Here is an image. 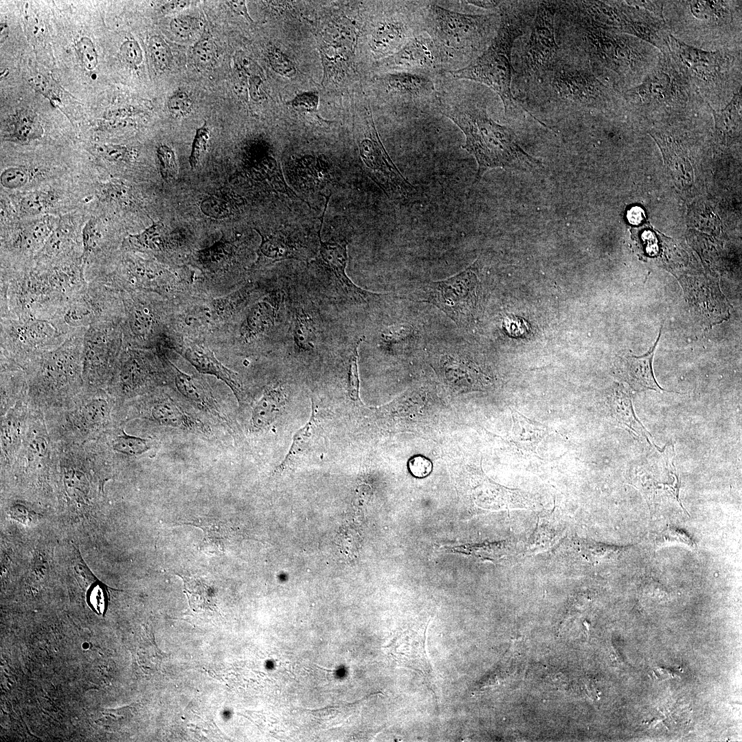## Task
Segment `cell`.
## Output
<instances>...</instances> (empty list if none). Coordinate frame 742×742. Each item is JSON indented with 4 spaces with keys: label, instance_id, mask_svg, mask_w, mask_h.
<instances>
[{
    "label": "cell",
    "instance_id": "1",
    "mask_svg": "<svg viewBox=\"0 0 742 742\" xmlns=\"http://www.w3.org/2000/svg\"><path fill=\"white\" fill-rule=\"evenodd\" d=\"M81 259L8 269L1 275V318L50 320L87 285Z\"/></svg>",
    "mask_w": 742,
    "mask_h": 742
},
{
    "label": "cell",
    "instance_id": "2",
    "mask_svg": "<svg viewBox=\"0 0 742 742\" xmlns=\"http://www.w3.org/2000/svg\"><path fill=\"white\" fill-rule=\"evenodd\" d=\"M435 109L463 133L465 142L462 148L477 164V181L490 169L538 163L521 148L510 128L494 121L485 107L456 87H439Z\"/></svg>",
    "mask_w": 742,
    "mask_h": 742
},
{
    "label": "cell",
    "instance_id": "3",
    "mask_svg": "<svg viewBox=\"0 0 742 742\" xmlns=\"http://www.w3.org/2000/svg\"><path fill=\"white\" fill-rule=\"evenodd\" d=\"M423 31L434 44L445 73L462 68L476 58L491 41L495 14H471L423 1Z\"/></svg>",
    "mask_w": 742,
    "mask_h": 742
},
{
    "label": "cell",
    "instance_id": "4",
    "mask_svg": "<svg viewBox=\"0 0 742 742\" xmlns=\"http://www.w3.org/2000/svg\"><path fill=\"white\" fill-rule=\"evenodd\" d=\"M673 65L691 88L710 106L712 101L725 100L741 89V60L730 52L706 51L669 35V53Z\"/></svg>",
    "mask_w": 742,
    "mask_h": 742
},
{
    "label": "cell",
    "instance_id": "5",
    "mask_svg": "<svg viewBox=\"0 0 742 742\" xmlns=\"http://www.w3.org/2000/svg\"><path fill=\"white\" fill-rule=\"evenodd\" d=\"M588 25L585 38L590 56L624 82L638 85L658 63L661 53L650 44L633 36Z\"/></svg>",
    "mask_w": 742,
    "mask_h": 742
},
{
    "label": "cell",
    "instance_id": "6",
    "mask_svg": "<svg viewBox=\"0 0 742 742\" xmlns=\"http://www.w3.org/2000/svg\"><path fill=\"white\" fill-rule=\"evenodd\" d=\"M625 98L636 111L662 114L682 112L704 100L676 69L668 54H662L643 80L626 91Z\"/></svg>",
    "mask_w": 742,
    "mask_h": 742
},
{
    "label": "cell",
    "instance_id": "7",
    "mask_svg": "<svg viewBox=\"0 0 742 742\" xmlns=\"http://www.w3.org/2000/svg\"><path fill=\"white\" fill-rule=\"evenodd\" d=\"M521 34L513 21L504 15L488 47L467 65L445 73L454 80H468L481 83L500 97L505 111L514 108L511 91V52L515 39Z\"/></svg>",
    "mask_w": 742,
    "mask_h": 742
},
{
    "label": "cell",
    "instance_id": "8",
    "mask_svg": "<svg viewBox=\"0 0 742 742\" xmlns=\"http://www.w3.org/2000/svg\"><path fill=\"white\" fill-rule=\"evenodd\" d=\"M122 293L109 284L88 282L49 320L67 336L101 322L122 320Z\"/></svg>",
    "mask_w": 742,
    "mask_h": 742
},
{
    "label": "cell",
    "instance_id": "9",
    "mask_svg": "<svg viewBox=\"0 0 742 742\" xmlns=\"http://www.w3.org/2000/svg\"><path fill=\"white\" fill-rule=\"evenodd\" d=\"M0 328L1 356L12 365L53 349L69 337L52 322L30 316L1 318Z\"/></svg>",
    "mask_w": 742,
    "mask_h": 742
},
{
    "label": "cell",
    "instance_id": "10",
    "mask_svg": "<svg viewBox=\"0 0 742 742\" xmlns=\"http://www.w3.org/2000/svg\"><path fill=\"white\" fill-rule=\"evenodd\" d=\"M357 142L360 158L369 177L389 197L406 198L414 187L403 175L388 155L375 127L372 112L365 106Z\"/></svg>",
    "mask_w": 742,
    "mask_h": 742
},
{
    "label": "cell",
    "instance_id": "11",
    "mask_svg": "<svg viewBox=\"0 0 742 742\" xmlns=\"http://www.w3.org/2000/svg\"><path fill=\"white\" fill-rule=\"evenodd\" d=\"M475 264L440 281H429L414 291L413 299L438 307L458 326H465L477 303V278Z\"/></svg>",
    "mask_w": 742,
    "mask_h": 742
},
{
    "label": "cell",
    "instance_id": "12",
    "mask_svg": "<svg viewBox=\"0 0 742 742\" xmlns=\"http://www.w3.org/2000/svg\"><path fill=\"white\" fill-rule=\"evenodd\" d=\"M423 1H395L391 12L371 27L368 46L372 56L386 58L423 33Z\"/></svg>",
    "mask_w": 742,
    "mask_h": 742
},
{
    "label": "cell",
    "instance_id": "13",
    "mask_svg": "<svg viewBox=\"0 0 742 742\" xmlns=\"http://www.w3.org/2000/svg\"><path fill=\"white\" fill-rule=\"evenodd\" d=\"M122 320L95 324L83 336L82 374L92 384L108 380L124 341Z\"/></svg>",
    "mask_w": 742,
    "mask_h": 742
},
{
    "label": "cell",
    "instance_id": "14",
    "mask_svg": "<svg viewBox=\"0 0 742 742\" xmlns=\"http://www.w3.org/2000/svg\"><path fill=\"white\" fill-rule=\"evenodd\" d=\"M442 76L394 71L382 74L377 80L401 112H423L435 108Z\"/></svg>",
    "mask_w": 742,
    "mask_h": 742
},
{
    "label": "cell",
    "instance_id": "15",
    "mask_svg": "<svg viewBox=\"0 0 742 742\" xmlns=\"http://www.w3.org/2000/svg\"><path fill=\"white\" fill-rule=\"evenodd\" d=\"M384 66L390 71H411L441 76L445 74L438 52L429 36L421 33L386 58Z\"/></svg>",
    "mask_w": 742,
    "mask_h": 742
},
{
    "label": "cell",
    "instance_id": "16",
    "mask_svg": "<svg viewBox=\"0 0 742 742\" xmlns=\"http://www.w3.org/2000/svg\"><path fill=\"white\" fill-rule=\"evenodd\" d=\"M557 49L553 10L547 4L539 3L524 54L525 66L534 72L546 67L552 60Z\"/></svg>",
    "mask_w": 742,
    "mask_h": 742
},
{
    "label": "cell",
    "instance_id": "17",
    "mask_svg": "<svg viewBox=\"0 0 742 742\" xmlns=\"http://www.w3.org/2000/svg\"><path fill=\"white\" fill-rule=\"evenodd\" d=\"M330 195L326 196L325 207L320 217L318 262L334 276L342 292L350 300L356 303H365L370 295L374 294L357 286L347 276L346 269L348 260V243L346 241H323L321 238L324 217Z\"/></svg>",
    "mask_w": 742,
    "mask_h": 742
},
{
    "label": "cell",
    "instance_id": "18",
    "mask_svg": "<svg viewBox=\"0 0 742 742\" xmlns=\"http://www.w3.org/2000/svg\"><path fill=\"white\" fill-rule=\"evenodd\" d=\"M677 4L684 8L683 12L689 14L690 24L697 25L701 29L723 30L732 25L735 15L739 13V3L728 1H682Z\"/></svg>",
    "mask_w": 742,
    "mask_h": 742
},
{
    "label": "cell",
    "instance_id": "19",
    "mask_svg": "<svg viewBox=\"0 0 742 742\" xmlns=\"http://www.w3.org/2000/svg\"><path fill=\"white\" fill-rule=\"evenodd\" d=\"M425 629L398 634L394 639V660L401 666L420 673L427 682H432V669L425 652Z\"/></svg>",
    "mask_w": 742,
    "mask_h": 742
},
{
    "label": "cell",
    "instance_id": "20",
    "mask_svg": "<svg viewBox=\"0 0 742 742\" xmlns=\"http://www.w3.org/2000/svg\"><path fill=\"white\" fill-rule=\"evenodd\" d=\"M56 227L52 217L45 216L24 226L17 233L7 237L4 247L17 256L36 255Z\"/></svg>",
    "mask_w": 742,
    "mask_h": 742
},
{
    "label": "cell",
    "instance_id": "21",
    "mask_svg": "<svg viewBox=\"0 0 742 742\" xmlns=\"http://www.w3.org/2000/svg\"><path fill=\"white\" fill-rule=\"evenodd\" d=\"M183 356L199 372L214 375L224 381L239 402L245 400L246 394L238 375L224 366L209 349L191 345L185 349Z\"/></svg>",
    "mask_w": 742,
    "mask_h": 742
},
{
    "label": "cell",
    "instance_id": "22",
    "mask_svg": "<svg viewBox=\"0 0 742 742\" xmlns=\"http://www.w3.org/2000/svg\"><path fill=\"white\" fill-rule=\"evenodd\" d=\"M660 334L661 331L655 344L645 355H626L622 357L624 380L636 392L647 390L658 392L667 391L659 385L654 377L652 368V361Z\"/></svg>",
    "mask_w": 742,
    "mask_h": 742
},
{
    "label": "cell",
    "instance_id": "23",
    "mask_svg": "<svg viewBox=\"0 0 742 742\" xmlns=\"http://www.w3.org/2000/svg\"><path fill=\"white\" fill-rule=\"evenodd\" d=\"M609 407L613 418L636 438L644 440L649 446H655L652 436L637 417L631 393L625 387H616L609 398Z\"/></svg>",
    "mask_w": 742,
    "mask_h": 742
},
{
    "label": "cell",
    "instance_id": "24",
    "mask_svg": "<svg viewBox=\"0 0 742 742\" xmlns=\"http://www.w3.org/2000/svg\"><path fill=\"white\" fill-rule=\"evenodd\" d=\"M262 240L259 247L260 265L273 264L285 260H304L306 256L286 236L281 234H263L258 232Z\"/></svg>",
    "mask_w": 742,
    "mask_h": 742
},
{
    "label": "cell",
    "instance_id": "25",
    "mask_svg": "<svg viewBox=\"0 0 742 742\" xmlns=\"http://www.w3.org/2000/svg\"><path fill=\"white\" fill-rule=\"evenodd\" d=\"M319 438L320 428L315 412H312L308 422L295 434L291 448L278 469L284 470L291 468L309 456L318 445Z\"/></svg>",
    "mask_w": 742,
    "mask_h": 742
},
{
    "label": "cell",
    "instance_id": "26",
    "mask_svg": "<svg viewBox=\"0 0 742 742\" xmlns=\"http://www.w3.org/2000/svg\"><path fill=\"white\" fill-rule=\"evenodd\" d=\"M117 372L121 387L131 390L147 383L150 376V368L142 352L128 349L123 354Z\"/></svg>",
    "mask_w": 742,
    "mask_h": 742
},
{
    "label": "cell",
    "instance_id": "27",
    "mask_svg": "<svg viewBox=\"0 0 742 742\" xmlns=\"http://www.w3.org/2000/svg\"><path fill=\"white\" fill-rule=\"evenodd\" d=\"M278 308V297L254 304L246 315L242 329L243 335L252 338L269 332L275 325Z\"/></svg>",
    "mask_w": 742,
    "mask_h": 742
},
{
    "label": "cell",
    "instance_id": "28",
    "mask_svg": "<svg viewBox=\"0 0 742 742\" xmlns=\"http://www.w3.org/2000/svg\"><path fill=\"white\" fill-rule=\"evenodd\" d=\"M741 89L734 93L725 106L715 110L710 106L716 128L719 135L725 139H732L739 135L741 123Z\"/></svg>",
    "mask_w": 742,
    "mask_h": 742
},
{
    "label": "cell",
    "instance_id": "29",
    "mask_svg": "<svg viewBox=\"0 0 742 742\" xmlns=\"http://www.w3.org/2000/svg\"><path fill=\"white\" fill-rule=\"evenodd\" d=\"M42 125L36 115L30 111H20L7 124L4 136L14 142L26 143L41 137Z\"/></svg>",
    "mask_w": 742,
    "mask_h": 742
},
{
    "label": "cell",
    "instance_id": "30",
    "mask_svg": "<svg viewBox=\"0 0 742 742\" xmlns=\"http://www.w3.org/2000/svg\"><path fill=\"white\" fill-rule=\"evenodd\" d=\"M175 385L179 392L186 398L194 402L198 406L218 414L213 397L207 391L203 385L196 378L190 376L175 368Z\"/></svg>",
    "mask_w": 742,
    "mask_h": 742
},
{
    "label": "cell",
    "instance_id": "31",
    "mask_svg": "<svg viewBox=\"0 0 742 742\" xmlns=\"http://www.w3.org/2000/svg\"><path fill=\"white\" fill-rule=\"evenodd\" d=\"M283 401L279 388L267 390L253 409V426L256 429H263L270 425L280 414Z\"/></svg>",
    "mask_w": 742,
    "mask_h": 742
},
{
    "label": "cell",
    "instance_id": "32",
    "mask_svg": "<svg viewBox=\"0 0 742 742\" xmlns=\"http://www.w3.org/2000/svg\"><path fill=\"white\" fill-rule=\"evenodd\" d=\"M151 416L157 423L171 427H194L193 420L176 403L169 398L156 403L152 409Z\"/></svg>",
    "mask_w": 742,
    "mask_h": 742
},
{
    "label": "cell",
    "instance_id": "33",
    "mask_svg": "<svg viewBox=\"0 0 742 742\" xmlns=\"http://www.w3.org/2000/svg\"><path fill=\"white\" fill-rule=\"evenodd\" d=\"M515 418V436L517 446L535 451L538 444L547 435L548 428L527 419L517 412Z\"/></svg>",
    "mask_w": 742,
    "mask_h": 742
},
{
    "label": "cell",
    "instance_id": "34",
    "mask_svg": "<svg viewBox=\"0 0 742 742\" xmlns=\"http://www.w3.org/2000/svg\"><path fill=\"white\" fill-rule=\"evenodd\" d=\"M293 338L297 346L304 351L315 348L317 339L315 324L312 317L302 309L295 313Z\"/></svg>",
    "mask_w": 742,
    "mask_h": 742
},
{
    "label": "cell",
    "instance_id": "35",
    "mask_svg": "<svg viewBox=\"0 0 742 742\" xmlns=\"http://www.w3.org/2000/svg\"><path fill=\"white\" fill-rule=\"evenodd\" d=\"M192 56L195 63L200 67H212L218 58L217 46L212 36L205 33L192 48Z\"/></svg>",
    "mask_w": 742,
    "mask_h": 742
},
{
    "label": "cell",
    "instance_id": "36",
    "mask_svg": "<svg viewBox=\"0 0 742 742\" xmlns=\"http://www.w3.org/2000/svg\"><path fill=\"white\" fill-rule=\"evenodd\" d=\"M152 448L150 440L131 436L122 431L113 442V449L122 454L135 456H140Z\"/></svg>",
    "mask_w": 742,
    "mask_h": 742
},
{
    "label": "cell",
    "instance_id": "37",
    "mask_svg": "<svg viewBox=\"0 0 742 742\" xmlns=\"http://www.w3.org/2000/svg\"><path fill=\"white\" fill-rule=\"evenodd\" d=\"M53 199V194L49 192H32L25 194L21 199L19 203L20 210L26 215H38L50 206Z\"/></svg>",
    "mask_w": 742,
    "mask_h": 742
},
{
    "label": "cell",
    "instance_id": "38",
    "mask_svg": "<svg viewBox=\"0 0 742 742\" xmlns=\"http://www.w3.org/2000/svg\"><path fill=\"white\" fill-rule=\"evenodd\" d=\"M161 222L153 224L143 232L129 235L127 238V244L129 248L137 250H153L159 247L158 237L163 227Z\"/></svg>",
    "mask_w": 742,
    "mask_h": 742
},
{
    "label": "cell",
    "instance_id": "39",
    "mask_svg": "<svg viewBox=\"0 0 742 742\" xmlns=\"http://www.w3.org/2000/svg\"><path fill=\"white\" fill-rule=\"evenodd\" d=\"M150 54L156 68L161 71L170 67L172 56L166 42L159 36H153L149 41Z\"/></svg>",
    "mask_w": 742,
    "mask_h": 742
},
{
    "label": "cell",
    "instance_id": "40",
    "mask_svg": "<svg viewBox=\"0 0 742 742\" xmlns=\"http://www.w3.org/2000/svg\"><path fill=\"white\" fill-rule=\"evenodd\" d=\"M201 26V21L195 16L181 15L175 17L170 23V28L173 34L182 40H188L198 33Z\"/></svg>",
    "mask_w": 742,
    "mask_h": 742
},
{
    "label": "cell",
    "instance_id": "41",
    "mask_svg": "<svg viewBox=\"0 0 742 742\" xmlns=\"http://www.w3.org/2000/svg\"><path fill=\"white\" fill-rule=\"evenodd\" d=\"M267 58L272 69L279 75L289 78L296 75L294 63L278 47H271L267 52Z\"/></svg>",
    "mask_w": 742,
    "mask_h": 742
},
{
    "label": "cell",
    "instance_id": "42",
    "mask_svg": "<svg viewBox=\"0 0 742 742\" xmlns=\"http://www.w3.org/2000/svg\"><path fill=\"white\" fill-rule=\"evenodd\" d=\"M30 179V172L21 166L10 167L5 169L1 174V186L7 189H16L25 186Z\"/></svg>",
    "mask_w": 742,
    "mask_h": 742
},
{
    "label": "cell",
    "instance_id": "43",
    "mask_svg": "<svg viewBox=\"0 0 742 742\" xmlns=\"http://www.w3.org/2000/svg\"><path fill=\"white\" fill-rule=\"evenodd\" d=\"M157 156L161 177L166 181L175 178L177 166L173 150L166 145H161L157 148Z\"/></svg>",
    "mask_w": 742,
    "mask_h": 742
},
{
    "label": "cell",
    "instance_id": "44",
    "mask_svg": "<svg viewBox=\"0 0 742 742\" xmlns=\"http://www.w3.org/2000/svg\"><path fill=\"white\" fill-rule=\"evenodd\" d=\"M192 106V100L185 91L177 90L168 100V109L170 113L177 118L188 115Z\"/></svg>",
    "mask_w": 742,
    "mask_h": 742
},
{
    "label": "cell",
    "instance_id": "45",
    "mask_svg": "<svg viewBox=\"0 0 742 742\" xmlns=\"http://www.w3.org/2000/svg\"><path fill=\"white\" fill-rule=\"evenodd\" d=\"M109 414L108 404L105 400L97 398L87 404L82 415L86 422L92 425L102 424L107 419Z\"/></svg>",
    "mask_w": 742,
    "mask_h": 742
},
{
    "label": "cell",
    "instance_id": "46",
    "mask_svg": "<svg viewBox=\"0 0 742 742\" xmlns=\"http://www.w3.org/2000/svg\"><path fill=\"white\" fill-rule=\"evenodd\" d=\"M75 48L82 66L88 71L93 70L98 65V55L91 40L82 37L76 43Z\"/></svg>",
    "mask_w": 742,
    "mask_h": 742
},
{
    "label": "cell",
    "instance_id": "47",
    "mask_svg": "<svg viewBox=\"0 0 742 742\" xmlns=\"http://www.w3.org/2000/svg\"><path fill=\"white\" fill-rule=\"evenodd\" d=\"M363 341V337L359 338L354 345L352 354L349 359L348 369V392L351 398L358 401L359 390V379L358 373V348Z\"/></svg>",
    "mask_w": 742,
    "mask_h": 742
},
{
    "label": "cell",
    "instance_id": "48",
    "mask_svg": "<svg viewBox=\"0 0 742 742\" xmlns=\"http://www.w3.org/2000/svg\"><path fill=\"white\" fill-rule=\"evenodd\" d=\"M209 138L210 130L206 124L196 129L189 159L192 169L197 166L202 155L206 150Z\"/></svg>",
    "mask_w": 742,
    "mask_h": 742
},
{
    "label": "cell",
    "instance_id": "49",
    "mask_svg": "<svg viewBox=\"0 0 742 742\" xmlns=\"http://www.w3.org/2000/svg\"><path fill=\"white\" fill-rule=\"evenodd\" d=\"M289 103L298 111L314 112L319 105V95L315 91L302 92L297 94Z\"/></svg>",
    "mask_w": 742,
    "mask_h": 742
},
{
    "label": "cell",
    "instance_id": "50",
    "mask_svg": "<svg viewBox=\"0 0 742 742\" xmlns=\"http://www.w3.org/2000/svg\"><path fill=\"white\" fill-rule=\"evenodd\" d=\"M120 52L124 61L132 67H137L142 63V49L135 41H124L120 46Z\"/></svg>",
    "mask_w": 742,
    "mask_h": 742
},
{
    "label": "cell",
    "instance_id": "51",
    "mask_svg": "<svg viewBox=\"0 0 742 742\" xmlns=\"http://www.w3.org/2000/svg\"><path fill=\"white\" fill-rule=\"evenodd\" d=\"M97 153L110 161H124L131 157V153L124 146L114 144H102L96 148Z\"/></svg>",
    "mask_w": 742,
    "mask_h": 742
},
{
    "label": "cell",
    "instance_id": "52",
    "mask_svg": "<svg viewBox=\"0 0 742 742\" xmlns=\"http://www.w3.org/2000/svg\"><path fill=\"white\" fill-rule=\"evenodd\" d=\"M408 468L414 477L423 478L430 474L432 470V464L427 458L417 456L409 460Z\"/></svg>",
    "mask_w": 742,
    "mask_h": 742
},
{
    "label": "cell",
    "instance_id": "53",
    "mask_svg": "<svg viewBox=\"0 0 742 742\" xmlns=\"http://www.w3.org/2000/svg\"><path fill=\"white\" fill-rule=\"evenodd\" d=\"M89 600L90 606L98 614H102L104 612L107 605V595L104 588L97 585L91 589L89 593Z\"/></svg>",
    "mask_w": 742,
    "mask_h": 742
},
{
    "label": "cell",
    "instance_id": "54",
    "mask_svg": "<svg viewBox=\"0 0 742 742\" xmlns=\"http://www.w3.org/2000/svg\"><path fill=\"white\" fill-rule=\"evenodd\" d=\"M247 74L240 67L236 66L234 87L236 95L243 100L247 102L249 97V78Z\"/></svg>",
    "mask_w": 742,
    "mask_h": 742
},
{
    "label": "cell",
    "instance_id": "55",
    "mask_svg": "<svg viewBox=\"0 0 742 742\" xmlns=\"http://www.w3.org/2000/svg\"><path fill=\"white\" fill-rule=\"evenodd\" d=\"M249 96L255 102L262 101L267 98L262 87V80L257 74L249 76Z\"/></svg>",
    "mask_w": 742,
    "mask_h": 742
},
{
    "label": "cell",
    "instance_id": "56",
    "mask_svg": "<svg viewBox=\"0 0 742 742\" xmlns=\"http://www.w3.org/2000/svg\"><path fill=\"white\" fill-rule=\"evenodd\" d=\"M504 328L506 333L513 336H520L524 334L528 329V326L524 320L515 317L505 319Z\"/></svg>",
    "mask_w": 742,
    "mask_h": 742
},
{
    "label": "cell",
    "instance_id": "57",
    "mask_svg": "<svg viewBox=\"0 0 742 742\" xmlns=\"http://www.w3.org/2000/svg\"><path fill=\"white\" fill-rule=\"evenodd\" d=\"M225 4L236 14L242 16L246 20L250 23H253L252 19L250 17L246 2L244 1H226Z\"/></svg>",
    "mask_w": 742,
    "mask_h": 742
},
{
    "label": "cell",
    "instance_id": "58",
    "mask_svg": "<svg viewBox=\"0 0 742 742\" xmlns=\"http://www.w3.org/2000/svg\"><path fill=\"white\" fill-rule=\"evenodd\" d=\"M83 561L76 562L74 565V570L75 574L78 576L85 581H93L95 577L93 573L90 571L88 567L82 563Z\"/></svg>",
    "mask_w": 742,
    "mask_h": 742
},
{
    "label": "cell",
    "instance_id": "59",
    "mask_svg": "<svg viewBox=\"0 0 742 742\" xmlns=\"http://www.w3.org/2000/svg\"><path fill=\"white\" fill-rule=\"evenodd\" d=\"M190 3L191 2L189 1H170L164 4L161 10L164 13H175L188 7Z\"/></svg>",
    "mask_w": 742,
    "mask_h": 742
},
{
    "label": "cell",
    "instance_id": "60",
    "mask_svg": "<svg viewBox=\"0 0 742 742\" xmlns=\"http://www.w3.org/2000/svg\"><path fill=\"white\" fill-rule=\"evenodd\" d=\"M462 2L484 9H493L502 4V1H465Z\"/></svg>",
    "mask_w": 742,
    "mask_h": 742
},
{
    "label": "cell",
    "instance_id": "61",
    "mask_svg": "<svg viewBox=\"0 0 742 742\" xmlns=\"http://www.w3.org/2000/svg\"><path fill=\"white\" fill-rule=\"evenodd\" d=\"M628 214L629 221L632 223H638L642 219V210L639 207H633L630 210Z\"/></svg>",
    "mask_w": 742,
    "mask_h": 742
},
{
    "label": "cell",
    "instance_id": "62",
    "mask_svg": "<svg viewBox=\"0 0 742 742\" xmlns=\"http://www.w3.org/2000/svg\"><path fill=\"white\" fill-rule=\"evenodd\" d=\"M8 34V25L5 23H1V43L3 42V41H4L5 39Z\"/></svg>",
    "mask_w": 742,
    "mask_h": 742
}]
</instances>
